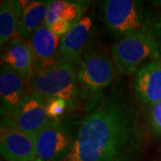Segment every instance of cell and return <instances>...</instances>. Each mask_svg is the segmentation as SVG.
<instances>
[{
  "mask_svg": "<svg viewBox=\"0 0 161 161\" xmlns=\"http://www.w3.org/2000/svg\"><path fill=\"white\" fill-rule=\"evenodd\" d=\"M35 135L37 158L41 161H64L74 144L68 125L51 119Z\"/></svg>",
  "mask_w": 161,
  "mask_h": 161,
  "instance_id": "obj_7",
  "label": "cell"
},
{
  "mask_svg": "<svg viewBox=\"0 0 161 161\" xmlns=\"http://www.w3.org/2000/svg\"><path fill=\"white\" fill-rule=\"evenodd\" d=\"M23 3L25 4H23V14L16 38L25 41L44 24L50 1H27Z\"/></svg>",
  "mask_w": 161,
  "mask_h": 161,
  "instance_id": "obj_14",
  "label": "cell"
},
{
  "mask_svg": "<svg viewBox=\"0 0 161 161\" xmlns=\"http://www.w3.org/2000/svg\"><path fill=\"white\" fill-rule=\"evenodd\" d=\"M100 15L106 27L119 39L151 31V22L141 1L106 0L101 5Z\"/></svg>",
  "mask_w": 161,
  "mask_h": 161,
  "instance_id": "obj_4",
  "label": "cell"
},
{
  "mask_svg": "<svg viewBox=\"0 0 161 161\" xmlns=\"http://www.w3.org/2000/svg\"><path fill=\"white\" fill-rule=\"evenodd\" d=\"M23 14V4L17 0H4L0 5V44L17 34Z\"/></svg>",
  "mask_w": 161,
  "mask_h": 161,
  "instance_id": "obj_15",
  "label": "cell"
},
{
  "mask_svg": "<svg viewBox=\"0 0 161 161\" xmlns=\"http://www.w3.org/2000/svg\"><path fill=\"white\" fill-rule=\"evenodd\" d=\"M150 28H151V31L154 36L156 45L158 47L161 60V16L151 22Z\"/></svg>",
  "mask_w": 161,
  "mask_h": 161,
  "instance_id": "obj_20",
  "label": "cell"
},
{
  "mask_svg": "<svg viewBox=\"0 0 161 161\" xmlns=\"http://www.w3.org/2000/svg\"><path fill=\"white\" fill-rule=\"evenodd\" d=\"M66 108H68V104L63 98L49 99L47 106V115L50 119H58L63 115Z\"/></svg>",
  "mask_w": 161,
  "mask_h": 161,
  "instance_id": "obj_18",
  "label": "cell"
},
{
  "mask_svg": "<svg viewBox=\"0 0 161 161\" xmlns=\"http://www.w3.org/2000/svg\"><path fill=\"white\" fill-rule=\"evenodd\" d=\"M2 61L26 81H29L35 71V58L31 48L28 43L16 37L2 54Z\"/></svg>",
  "mask_w": 161,
  "mask_h": 161,
  "instance_id": "obj_12",
  "label": "cell"
},
{
  "mask_svg": "<svg viewBox=\"0 0 161 161\" xmlns=\"http://www.w3.org/2000/svg\"><path fill=\"white\" fill-rule=\"evenodd\" d=\"M0 152L6 161H33L37 158L35 135L1 128Z\"/></svg>",
  "mask_w": 161,
  "mask_h": 161,
  "instance_id": "obj_8",
  "label": "cell"
},
{
  "mask_svg": "<svg viewBox=\"0 0 161 161\" xmlns=\"http://www.w3.org/2000/svg\"><path fill=\"white\" fill-rule=\"evenodd\" d=\"M111 59L122 75L136 74L146 60H160L152 31L118 39L111 47Z\"/></svg>",
  "mask_w": 161,
  "mask_h": 161,
  "instance_id": "obj_5",
  "label": "cell"
},
{
  "mask_svg": "<svg viewBox=\"0 0 161 161\" xmlns=\"http://www.w3.org/2000/svg\"><path fill=\"white\" fill-rule=\"evenodd\" d=\"M81 15L82 6L80 4L64 0L50 1L44 25L49 28L58 19L67 20L75 25L82 18Z\"/></svg>",
  "mask_w": 161,
  "mask_h": 161,
  "instance_id": "obj_16",
  "label": "cell"
},
{
  "mask_svg": "<svg viewBox=\"0 0 161 161\" xmlns=\"http://www.w3.org/2000/svg\"><path fill=\"white\" fill-rule=\"evenodd\" d=\"M152 3L154 4V6H158L159 9H161V0H157V1H152Z\"/></svg>",
  "mask_w": 161,
  "mask_h": 161,
  "instance_id": "obj_21",
  "label": "cell"
},
{
  "mask_svg": "<svg viewBox=\"0 0 161 161\" xmlns=\"http://www.w3.org/2000/svg\"><path fill=\"white\" fill-rule=\"evenodd\" d=\"M134 92L149 108L161 101V60L145 63L135 74Z\"/></svg>",
  "mask_w": 161,
  "mask_h": 161,
  "instance_id": "obj_11",
  "label": "cell"
},
{
  "mask_svg": "<svg viewBox=\"0 0 161 161\" xmlns=\"http://www.w3.org/2000/svg\"><path fill=\"white\" fill-rule=\"evenodd\" d=\"M114 63L109 56L96 47L89 48L78 68L79 99L87 111L92 109L104 98L105 90L115 76Z\"/></svg>",
  "mask_w": 161,
  "mask_h": 161,
  "instance_id": "obj_2",
  "label": "cell"
},
{
  "mask_svg": "<svg viewBox=\"0 0 161 161\" xmlns=\"http://www.w3.org/2000/svg\"><path fill=\"white\" fill-rule=\"evenodd\" d=\"M28 81L6 64L0 71V102L2 117L10 115L29 92Z\"/></svg>",
  "mask_w": 161,
  "mask_h": 161,
  "instance_id": "obj_10",
  "label": "cell"
},
{
  "mask_svg": "<svg viewBox=\"0 0 161 161\" xmlns=\"http://www.w3.org/2000/svg\"><path fill=\"white\" fill-rule=\"evenodd\" d=\"M48 100L30 90L17 108L10 115L2 117L1 128H11L36 134L51 120L47 111Z\"/></svg>",
  "mask_w": 161,
  "mask_h": 161,
  "instance_id": "obj_6",
  "label": "cell"
},
{
  "mask_svg": "<svg viewBox=\"0 0 161 161\" xmlns=\"http://www.w3.org/2000/svg\"><path fill=\"white\" fill-rule=\"evenodd\" d=\"M78 68L79 64L62 60L37 68L28 81L29 89L47 99L63 98L68 108H74L79 100Z\"/></svg>",
  "mask_w": 161,
  "mask_h": 161,
  "instance_id": "obj_3",
  "label": "cell"
},
{
  "mask_svg": "<svg viewBox=\"0 0 161 161\" xmlns=\"http://www.w3.org/2000/svg\"><path fill=\"white\" fill-rule=\"evenodd\" d=\"M33 161H41V160H40L39 158H36V159H34V160H33Z\"/></svg>",
  "mask_w": 161,
  "mask_h": 161,
  "instance_id": "obj_22",
  "label": "cell"
},
{
  "mask_svg": "<svg viewBox=\"0 0 161 161\" xmlns=\"http://www.w3.org/2000/svg\"><path fill=\"white\" fill-rule=\"evenodd\" d=\"M60 40V38L44 24L30 37L28 44L34 55L35 61L42 64L40 67L50 65L58 61Z\"/></svg>",
  "mask_w": 161,
  "mask_h": 161,
  "instance_id": "obj_13",
  "label": "cell"
},
{
  "mask_svg": "<svg viewBox=\"0 0 161 161\" xmlns=\"http://www.w3.org/2000/svg\"><path fill=\"white\" fill-rule=\"evenodd\" d=\"M147 124L152 136L155 138H161V101L150 107Z\"/></svg>",
  "mask_w": 161,
  "mask_h": 161,
  "instance_id": "obj_17",
  "label": "cell"
},
{
  "mask_svg": "<svg viewBox=\"0 0 161 161\" xmlns=\"http://www.w3.org/2000/svg\"><path fill=\"white\" fill-rule=\"evenodd\" d=\"M92 20L90 16L81 18L60 40L58 59L80 64L92 35Z\"/></svg>",
  "mask_w": 161,
  "mask_h": 161,
  "instance_id": "obj_9",
  "label": "cell"
},
{
  "mask_svg": "<svg viewBox=\"0 0 161 161\" xmlns=\"http://www.w3.org/2000/svg\"><path fill=\"white\" fill-rule=\"evenodd\" d=\"M74 24L64 19H58L49 27L51 31L55 35H57L58 38H62L70 30L73 28Z\"/></svg>",
  "mask_w": 161,
  "mask_h": 161,
  "instance_id": "obj_19",
  "label": "cell"
},
{
  "mask_svg": "<svg viewBox=\"0 0 161 161\" xmlns=\"http://www.w3.org/2000/svg\"><path fill=\"white\" fill-rule=\"evenodd\" d=\"M142 140L132 104L118 94L105 95L81 120L64 161H131Z\"/></svg>",
  "mask_w": 161,
  "mask_h": 161,
  "instance_id": "obj_1",
  "label": "cell"
}]
</instances>
